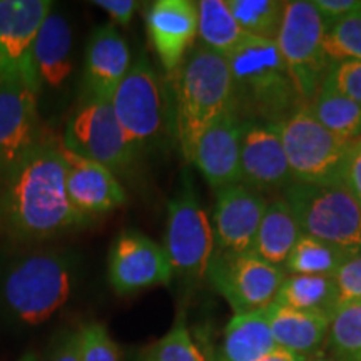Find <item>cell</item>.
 <instances>
[{
  "label": "cell",
  "mask_w": 361,
  "mask_h": 361,
  "mask_svg": "<svg viewBox=\"0 0 361 361\" xmlns=\"http://www.w3.org/2000/svg\"><path fill=\"white\" fill-rule=\"evenodd\" d=\"M89 223L72 209L57 139L39 141L0 173V238L37 245Z\"/></svg>",
  "instance_id": "obj_1"
},
{
  "label": "cell",
  "mask_w": 361,
  "mask_h": 361,
  "mask_svg": "<svg viewBox=\"0 0 361 361\" xmlns=\"http://www.w3.org/2000/svg\"><path fill=\"white\" fill-rule=\"evenodd\" d=\"M78 258L59 247H30L0 264V316L19 326H39L71 300Z\"/></svg>",
  "instance_id": "obj_2"
},
{
  "label": "cell",
  "mask_w": 361,
  "mask_h": 361,
  "mask_svg": "<svg viewBox=\"0 0 361 361\" xmlns=\"http://www.w3.org/2000/svg\"><path fill=\"white\" fill-rule=\"evenodd\" d=\"M226 59L231 107L241 121L281 126L306 107L276 42L247 37Z\"/></svg>",
  "instance_id": "obj_3"
},
{
  "label": "cell",
  "mask_w": 361,
  "mask_h": 361,
  "mask_svg": "<svg viewBox=\"0 0 361 361\" xmlns=\"http://www.w3.org/2000/svg\"><path fill=\"white\" fill-rule=\"evenodd\" d=\"M173 126L180 154L191 164L202 133L231 109L233 89L228 59L194 45L173 75Z\"/></svg>",
  "instance_id": "obj_4"
},
{
  "label": "cell",
  "mask_w": 361,
  "mask_h": 361,
  "mask_svg": "<svg viewBox=\"0 0 361 361\" xmlns=\"http://www.w3.org/2000/svg\"><path fill=\"white\" fill-rule=\"evenodd\" d=\"M112 109L139 154L159 147L173 117L169 99L154 66L144 54L133 61L128 74L111 97Z\"/></svg>",
  "instance_id": "obj_5"
},
{
  "label": "cell",
  "mask_w": 361,
  "mask_h": 361,
  "mask_svg": "<svg viewBox=\"0 0 361 361\" xmlns=\"http://www.w3.org/2000/svg\"><path fill=\"white\" fill-rule=\"evenodd\" d=\"M306 236L340 247L348 256L361 252V204L345 186L295 183L283 194Z\"/></svg>",
  "instance_id": "obj_6"
},
{
  "label": "cell",
  "mask_w": 361,
  "mask_h": 361,
  "mask_svg": "<svg viewBox=\"0 0 361 361\" xmlns=\"http://www.w3.org/2000/svg\"><path fill=\"white\" fill-rule=\"evenodd\" d=\"M164 247L174 276L201 283L216 252L213 224L197 200L191 174L184 173L179 191L168 204Z\"/></svg>",
  "instance_id": "obj_7"
},
{
  "label": "cell",
  "mask_w": 361,
  "mask_h": 361,
  "mask_svg": "<svg viewBox=\"0 0 361 361\" xmlns=\"http://www.w3.org/2000/svg\"><path fill=\"white\" fill-rule=\"evenodd\" d=\"M279 133L295 183L343 186V171L353 141L324 129L308 106L279 126Z\"/></svg>",
  "instance_id": "obj_8"
},
{
  "label": "cell",
  "mask_w": 361,
  "mask_h": 361,
  "mask_svg": "<svg viewBox=\"0 0 361 361\" xmlns=\"http://www.w3.org/2000/svg\"><path fill=\"white\" fill-rule=\"evenodd\" d=\"M326 24L306 0L286 2L276 45L306 106L328 78L333 62L324 51Z\"/></svg>",
  "instance_id": "obj_9"
},
{
  "label": "cell",
  "mask_w": 361,
  "mask_h": 361,
  "mask_svg": "<svg viewBox=\"0 0 361 361\" xmlns=\"http://www.w3.org/2000/svg\"><path fill=\"white\" fill-rule=\"evenodd\" d=\"M62 144L116 176L133 169L141 156L121 128L111 101L104 99L80 97L79 106L67 121Z\"/></svg>",
  "instance_id": "obj_10"
},
{
  "label": "cell",
  "mask_w": 361,
  "mask_h": 361,
  "mask_svg": "<svg viewBox=\"0 0 361 361\" xmlns=\"http://www.w3.org/2000/svg\"><path fill=\"white\" fill-rule=\"evenodd\" d=\"M286 271L252 252L216 251L206 279L228 301L234 314H247L274 303Z\"/></svg>",
  "instance_id": "obj_11"
},
{
  "label": "cell",
  "mask_w": 361,
  "mask_h": 361,
  "mask_svg": "<svg viewBox=\"0 0 361 361\" xmlns=\"http://www.w3.org/2000/svg\"><path fill=\"white\" fill-rule=\"evenodd\" d=\"M173 276L164 247L146 234L128 229L112 243L107 256V279L119 296L166 286Z\"/></svg>",
  "instance_id": "obj_12"
},
{
  "label": "cell",
  "mask_w": 361,
  "mask_h": 361,
  "mask_svg": "<svg viewBox=\"0 0 361 361\" xmlns=\"http://www.w3.org/2000/svg\"><path fill=\"white\" fill-rule=\"evenodd\" d=\"M39 92L22 75L0 71V173L39 141Z\"/></svg>",
  "instance_id": "obj_13"
},
{
  "label": "cell",
  "mask_w": 361,
  "mask_h": 361,
  "mask_svg": "<svg viewBox=\"0 0 361 361\" xmlns=\"http://www.w3.org/2000/svg\"><path fill=\"white\" fill-rule=\"evenodd\" d=\"M241 173L243 184L261 194H283L295 184L279 126L243 121Z\"/></svg>",
  "instance_id": "obj_14"
},
{
  "label": "cell",
  "mask_w": 361,
  "mask_h": 361,
  "mask_svg": "<svg viewBox=\"0 0 361 361\" xmlns=\"http://www.w3.org/2000/svg\"><path fill=\"white\" fill-rule=\"evenodd\" d=\"M52 12L49 0H0V71L16 72L40 94L32 69V47Z\"/></svg>",
  "instance_id": "obj_15"
},
{
  "label": "cell",
  "mask_w": 361,
  "mask_h": 361,
  "mask_svg": "<svg viewBox=\"0 0 361 361\" xmlns=\"http://www.w3.org/2000/svg\"><path fill=\"white\" fill-rule=\"evenodd\" d=\"M66 168V189L72 209L90 221L124 206L128 194L117 176L97 162L85 159L59 141Z\"/></svg>",
  "instance_id": "obj_16"
},
{
  "label": "cell",
  "mask_w": 361,
  "mask_h": 361,
  "mask_svg": "<svg viewBox=\"0 0 361 361\" xmlns=\"http://www.w3.org/2000/svg\"><path fill=\"white\" fill-rule=\"evenodd\" d=\"M213 211L216 251L251 252L268 200L264 194L239 183L218 189Z\"/></svg>",
  "instance_id": "obj_17"
},
{
  "label": "cell",
  "mask_w": 361,
  "mask_h": 361,
  "mask_svg": "<svg viewBox=\"0 0 361 361\" xmlns=\"http://www.w3.org/2000/svg\"><path fill=\"white\" fill-rule=\"evenodd\" d=\"M146 29L161 66L174 75L197 37L196 2L157 0L147 8Z\"/></svg>",
  "instance_id": "obj_18"
},
{
  "label": "cell",
  "mask_w": 361,
  "mask_h": 361,
  "mask_svg": "<svg viewBox=\"0 0 361 361\" xmlns=\"http://www.w3.org/2000/svg\"><path fill=\"white\" fill-rule=\"evenodd\" d=\"M241 124L231 107L202 133L194 149L191 164L214 191L243 183Z\"/></svg>",
  "instance_id": "obj_19"
},
{
  "label": "cell",
  "mask_w": 361,
  "mask_h": 361,
  "mask_svg": "<svg viewBox=\"0 0 361 361\" xmlns=\"http://www.w3.org/2000/svg\"><path fill=\"white\" fill-rule=\"evenodd\" d=\"M133 64L129 45L116 25H99L89 37L84 57L82 97L111 101Z\"/></svg>",
  "instance_id": "obj_20"
},
{
  "label": "cell",
  "mask_w": 361,
  "mask_h": 361,
  "mask_svg": "<svg viewBox=\"0 0 361 361\" xmlns=\"http://www.w3.org/2000/svg\"><path fill=\"white\" fill-rule=\"evenodd\" d=\"M268 316L278 348L291 351L310 361L319 356L326 346L331 316L274 303L268 306Z\"/></svg>",
  "instance_id": "obj_21"
},
{
  "label": "cell",
  "mask_w": 361,
  "mask_h": 361,
  "mask_svg": "<svg viewBox=\"0 0 361 361\" xmlns=\"http://www.w3.org/2000/svg\"><path fill=\"white\" fill-rule=\"evenodd\" d=\"M32 69L40 90L42 87H62L74 69L71 25L66 17L54 12V8L35 37Z\"/></svg>",
  "instance_id": "obj_22"
},
{
  "label": "cell",
  "mask_w": 361,
  "mask_h": 361,
  "mask_svg": "<svg viewBox=\"0 0 361 361\" xmlns=\"http://www.w3.org/2000/svg\"><path fill=\"white\" fill-rule=\"evenodd\" d=\"M274 348L268 308L234 314L224 328L219 361H259Z\"/></svg>",
  "instance_id": "obj_23"
},
{
  "label": "cell",
  "mask_w": 361,
  "mask_h": 361,
  "mask_svg": "<svg viewBox=\"0 0 361 361\" xmlns=\"http://www.w3.org/2000/svg\"><path fill=\"white\" fill-rule=\"evenodd\" d=\"M303 236L290 204L281 197L271 200L261 219L251 252L266 263L283 268L298 239Z\"/></svg>",
  "instance_id": "obj_24"
},
{
  "label": "cell",
  "mask_w": 361,
  "mask_h": 361,
  "mask_svg": "<svg viewBox=\"0 0 361 361\" xmlns=\"http://www.w3.org/2000/svg\"><path fill=\"white\" fill-rule=\"evenodd\" d=\"M197 6V37L211 51L228 57L250 35L239 27L226 0H201Z\"/></svg>",
  "instance_id": "obj_25"
},
{
  "label": "cell",
  "mask_w": 361,
  "mask_h": 361,
  "mask_svg": "<svg viewBox=\"0 0 361 361\" xmlns=\"http://www.w3.org/2000/svg\"><path fill=\"white\" fill-rule=\"evenodd\" d=\"M308 109L324 129L338 137L346 141L361 137V104L341 94L328 82H323Z\"/></svg>",
  "instance_id": "obj_26"
},
{
  "label": "cell",
  "mask_w": 361,
  "mask_h": 361,
  "mask_svg": "<svg viewBox=\"0 0 361 361\" xmlns=\"http://www.w3.org/2000/svg\"><path fill=\"white\" fill-rule=\"evenodd\" d=\"M274 305L333 316L338 308L335 279L333 276L286 274Z\"/></svg>",
  "instance_id": "obj_27"
},
{
  "label": "cell",
  "mask_w": 361,
  "mask_h": 361,
  "mask_svg": "<svg viewBox=\"0 0 361 361\" xmlns=\"http://www.w3.org/2000/svg\"><path fill=\"white\" fill-rule=\"evenodd\" d=\"M348 255L340 247L303 234L293 247L284 271L286 274H310V276H335Z\"/></svg>",
  "instance_id": "obj_28"
},
{
  "label": "cell",
  "mask_w": 361,
  "mask_h": 361,
  "mask_svg": "<svg viewBox=\"0 0 361 361\" xmlns=\"http://www.w3.org/2000/svg\"><path fill=\"white\" fill-rule=\"evenodd\" d=\"M226 2L246 35L276 42L286 2L281 0H226Z\"/></svg>",
  "instance_id": "obj_29"
},
{
  "label": "cell",
  "mask_w": 361,
  "mask_h": 361,
  "mask_svg": "<svg viewBox=\"0 0 361 361\" xmlns=\"http://www.w3.org/2000/svg\"><path fill=\"white\" fill-rule=\"evenodd\" d=\"M326 346L335 361H361V301L335 310Z\"/></svg>",
  "instance_id": "obj_30"
},
{
  "label": "cell",
  "mask_w": 361,
  "mask_h": 361,
  "mask_svg": "<svg viewBox=\"0 0 361 361\" xmlns=\"http://www.w3.org/2000/svg\"><path fill=\"white\" fill-rule=\"evenodd\" d=\"M144 355L152 361H206L192 341L183 313L176 319L173 328L154 345L149 346Z\"/></svg>",
  "instance_id": "obj_31"
},
{
  "label": "cell",
  "mask_w": 361,
  "mask_h": 361,
  "mask_svg": "<svg viewBox=\"0 0 361 361\" xmlns=\"http://www.w3.org/2000/svg\"><path fill=\"white\" fill-rule=\"evenodd\" d=\"M324 51L331 62L361 61V11L328 27Z\"/></svg>",
  "instance_id": "obj_32"
},
{
  "label": "cell",
  "mask_w": 361,
  "mask_h": 361,
  "mask_svg": "<svg viewBox=\"0 0 361 361\" xmlns=\"http://www.w3.org/2000/svg\"><path fill=\"white\" fill-rule=\"evenodd\" d=\"M80 361H123L117 343L104 324L89 322L75 329Z\"/></svg>",
  "instance_id": "obj_33"
},
{
  "label": "cell",
  "mask_w": 361,
  "mask_h": 361,
  "mask_svg": "<svg viewBox=\"0 0 361 361\" xmlns=\"http://www.w3.org/2000/svg\"><path fill=\"white\" fill-rule=\"evenodd\" d=\"M338 295V306L361 301V252L346 258L333 276Z\"/></svg>",
  "instance_id": "obj_34"
},
{
  "label": "cell",
  "mask_w": 361,
  "mask_h": 361,
  "mask_svg": "<svg viewBox=\"0 0 361 361\" xmlns=\"http://www.w3.org/2000/svg\"><path fill=\"white\" fill-rule=\"evenodd\" d=\"M324 82L361 104V61L335 62Z\"/></svg>",
  "instance_id": "obj_35"
},
{
  "label": "cell",
  "mask_w": 361,
  "mask_h": 361,
  "mask_svg": "<svg viewBox=\"0 0 361 361\" xmlns=\"http://www.w3.org/2000/svg\"><path fill=\"white\" fill-rule=\"evenodd\" d=\"M311 4L324 20L326 29L336 24L338 20L361 11L360 0H311Z\"/></svg>",
  "instance_id": "obj_36"
},
{
  "label": "cell",
  "mask_w": 361,
  "mask_h": 361,
  "mask_svg": "<svg viewBox=\"0 0 361 361\" xmlns=\"http://www.w3.org/2000/svg\"><path fill=\"white\" fill-rule=\"evenodd\" d=\"M343 186L348 189L361 204V139H356L350 147L345 171H343Z\"/></svg>",
  "instance_id": "obj_37"
},
{
  "label": "cell",
  "mask_w": 361,
  "mask_h": 361,
  "mask_svg": "<svg viewBox=\"0 0 361 361\" xmlns=\"http://www.w3.org/2000/svg\"><path fill=\"white\" fill-rule=\"evenodd\" d=\"M47 361H80L75 329H66L59 333L49 348Z\"/></svg>",
  "instance_id": "obj_38"
},
{
  "label": "cell",
  "mask_w": 361,
  "mask_h": 361,
  "mask_svg": "<svg viewBox=\"0 0 361 361\" xmlns=\"http://www.w3.org/2000/svg\"><path fill=\"white\" fill-rule=\"evenodd\" d=\"M92 4L102 8L114 20V24L121 27H128L130 24L139 7V2L135 0H94Z\"/></svg>",
  "instance_id": "obj_39"
},
{
  "label": "cell",
  "mask_w": 361,
  "mask_h": 361,
  "mask_svg": "<svg viewBox=\"0 0 361 361\" xmlns=\"http://www.w3.org/2000/svg\"><path fill=\"white\" fill-rule=\"evenodd\" d=\"M259 361H308V360L301 358V356L291 353V351H286L276 346V348L271 351V353L263 356Z\"/></svg>",
  "instance_id": "obj_40"
},
{
  "label": "cell",
  "mask_w": 361,
  "mask_h": 361,
  "mask_svg": "<svg viewBox=\"0 0 361 361\" xmlns=\"http://www.w3.org/2000/svg\"><path fill=\"white\" fill-rule=\"evenodd\" d=\"M310 361H335V360H333V358H328V356H323V355H319V356H316V358L310 360Z\"/></svg>",
  "instance_id": "obj_41"
},
{
  "label": "cell",
  "mask_w": 361,
  "mask_h": 361,
  "mask_svg": "<svg viewBox=\"0 0 361 361\" xmlns=\"http://www.w3.org/2000/svg\"><path fill=\"white\" fill-rule=\"evenodd\" d=\"M20 361H37V358H35L34 355H25L24 358H22Z\"/></svg>",
  "instance_id": "obj_42"
},
{
  "label": "cell",
  "mask_w": 361,
  "mask_h": 361,
  "mask_svg": "<svg viewBox=\"0 0 361 361\" xmlns=\"http://www.w3.org/2000/svg\"><path fill=\"white\" fill-rule=\"evenodd\" d=\"M139 361H152L151 358H149V356H146V355H141V358H139Z\"/></svg>",
  "instance_id": "obj_43"
},
{
  "label": "cell",
  "mask_w": 361,
  "mask_h": 361,
  "mask_svg": "<svg viewBox=\"0 0 361 361\" xmlns=\"http://www.w3.org/2000/svg\"><path fill=\"white\" fill-rule=\"evenodd\" d=\"M360 139H361V137H360Z\"/></svg>",
  "instance_id": "obj_44"
}]
</instances>
